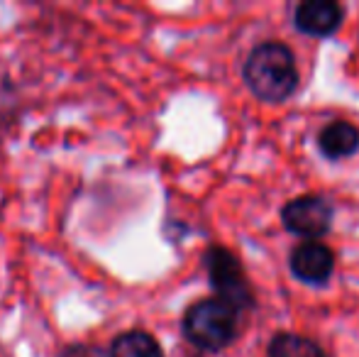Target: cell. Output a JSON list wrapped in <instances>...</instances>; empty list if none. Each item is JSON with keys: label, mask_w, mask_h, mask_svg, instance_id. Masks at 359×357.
I'll return each mask as SVG.
<instances>
[{"label": "cell", "mask_w": 359, "mask_h": 357, "mask_svg": "<svg viewBox=\"0 0 359 357\" xmlns=\"http://www.w3.org/2000/svg\"><path fill=\"white\" fill-rule=\"evenodd\" d=\"M242 76L252 93L264 103H284L298 88L293 52L281 42H262L247 57Z\"/></svg>", "instance_id": "obj_1"}, {"label": "cell", "mask_w": 359, "mask_h": 357, "mask_svg": "<svg viewBox=\"0 0 359 357\" xmlns=\"http://www.w3.org/2000/svg\"><path fill=\"white\" fill-rule=\"evenodd\" d=\"M240 311L230 304L215 299H201L184 314V335L191 345L203 353H220L235 343Z\"/></svg>", "instance_id": "obj_2"}, {"label": "cell", "mask_w": 359, "mask_h": 357, "mask_svg": "<svg viewBox=\"0 0 359 357\" xmlns=\"http://www.w3.org/2000/svg\"><path fill=\"white\" fill-rule=\"evenodd\" d=\"M205 271H208V281L217 294V299L230 304L232 309L242 311L255 306V296H252L250 281L245 276L240 260L230 252L227 248H208L203 257Z\"/></svg>", "instance_id": "obj_3"}, {"label": "cell", "mask_w": 359, "mask_h": 357, "mask_svg": "<svg viewBox=\"0 0 359 357\" xmlns=\"http://www.w3.org/2000/svg\"><path fill=\"white\" fill-rule=\"evenodd\" d=\"M332 215H335V208L325 196H301L284 206L281 223L288 233L311 243V240L323 238L332 228Z\"/></svg>", "instance_id": "obj_4"}, {"label": "cell", "mask_w": 359, "mask_h": 357, "mask_svg": "<svg viewBox=\"0 0 359 357\" xmlns=\"http://www.w3.org/2000/svg\"><path fill=\"white\" fill-rule=\"evenodd\" d=\"M288 267H291V274L298 281L311 286H320L335 271V255L323 243L311 240V243H303L293 250L291 260H288Z\"/></svg>", "instance_id": "obj_5"}, {"label": "cell", "mask_w": 359, "mask_h": 357, "mask_svg": "<svg viewBox=\"0 0 359 357\" xmlns=\"http://www.w3.org/2000/svg\"><path fill=\"white\" fill-rule=\"evenodd\" d=\"M342 5L332 0H306L293 10V25L308 37H330L342 25Z\"/></svg>", "instance_id": "obj_6"}, {"label": "cell", "mask_w": 359, "mask_h": 357, "mask_svg": "<svg viewBox=\"0 0 359 357\" xmlns=\"http://www.w3.org/2000/svg\"><path fill=\"white\" fill-rule=\"evenodd\" d=\"M318 147L327 159H345L359 149V130L347 120L325 125L318 135Z\"/></svg>", "instance_id": "obj_7"}, {"label": "cell", "mask_w": 359, "mask_h": 357, "mask_svg": "<svg viewBox=\"0 0 359 357\" xmlns=\"http://www.w3.org/2000/svg\"><path fill=\"white\" fill-rule=\"evenodd\" d=\"M108 357H166L159 340L147 330H123L108 348Z\"/></svg>", "instance_id": "obj_8"}, {"label": "cell", "mask_w": 359, "mask_h": 357, "mask_svg": "<svg viewBox=\"0 0 359 357\" xmlns=\"http://www.w3.org/2000/svg\"><path fill=\"white\" fill-rule=\"evenodd\" d=\"M269 357H325L320 345L296 333H279L269 343Z\"/></svg>", "instance_id": "obj_9"}, {"label": "cell", "mask_w": 359, "mask_h": 357, "mask_svg": "<svg viewBox=\"0 0 359 357\" xmlns=\"http://www.w3.org/2000/svg\"><path fill=\"white\" fill-rule=\"evenodd\" d=\"M57 357H108V353L98 348V345H88V343H72L62 350Z\"/></svg>", "instance_id": "obj_10"}]
</instances>
